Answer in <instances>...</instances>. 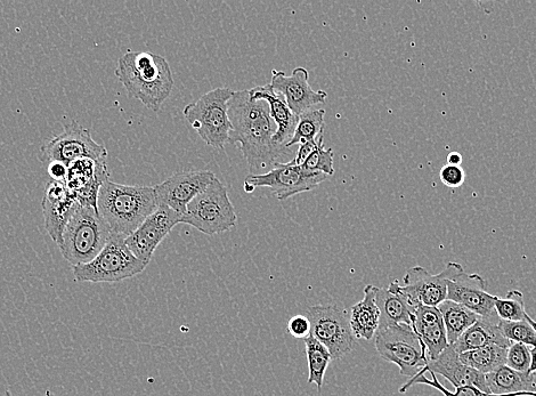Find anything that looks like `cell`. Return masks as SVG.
<instances>
[{
    "instance_id": "cell-28",
    "label": "cell",
    "mask_w": 536,
    "mask_h": 396,
    "mask_svg": "<svg viewBox=\"0 0 536 396\" xmlns=\"http://www.w3.org/2000/svg\"><path fill=\"white\" fill-rule=\"evenodd\" d=\"M305 351L308 362V384H315L321 392L324 377L332 361V357L327 347L321 344L312 335L304 339Z\"/></svg>"
},
{
    "instance_id": "cell-23",
    "label": "cell",
    "mask_w": 536,
    "mask_h": 396,
    "mask_svg": "<svg viewBox=\"0 0 536 396\" xmlns=\"http://www.w3.org/2000/svg\"><path fill=\"white\" fill-rule=\"evenodd\" d=\"M376 289L373 285L365 287L362 301L347 309L349 325L356 339L371 341L377 334L380 311L376 303Z\"/></svg>"
},
{
    "instance_id": "cell-16",
    "label": "cell",
    "mask_w": 536,
    "mask_h": 396,
    "mask_svg": "<svg viewBox=\"0 0 536 396\" xmlns=\"http://www.w3.org/2000/svg\"><path fill=\"white\" fill-rule=\"evenodd\" d=\"M308 79H310V74L303 67L294 69L290 76L283 71L273 70L272 72L270 84L272 90L286 101L289 109L298 117L328 99V93L314 91Z\"/></svg>"
},
{
    "instance_id": "cell-11",
    "label": "cell",
    "mask_w": 536,
    "mask_h": 396,
    "mask_svg": "<svg viewBox=\"0 0 536 396\" xmlns=\"http://www.w3.org/2000/svg\"><path fill=\"white\" fill-rule=\"evenodd\" d=\"M108 155V150L93 139L89 129L79 125L77 121H71L61 134L43 145L39 157L46 165L51 161H60L69 166L72 161L78 159L101 160L107 159Z\"/></svg>"
},
{
    "instance_id": "cell-29",
    "label": "cell",
    "mask_w": 536,
    "mask_h": 396,
    "mask_svg": "<svg viewBox=\"0 0 536 396\" xmlns=\"http://www.w3.org/2000/svg\"><path fill=\"white\" fill-rule=\"evenodd\" d=\"M324 116L326 110L323 109L308 110L300 115L295 134L286 148L291 149L296 144L319 141L324 136Z\"/></svg>"
},
{
    "instance_id": "cell-19",
    "label": "cell",
    "mask_w": 536,
    "mask_h": 396,
    "mask_svg": "<svg viewBox=\"0 0 536 396\" xmlns=\"http://www.w3.org/2000/svg\"><path fill=\"white\" fill-rule=\"evenodd\" d=\"M426 373L441 375L456 389L459 387H475V389L490 394L487 387L486 376L461 362L459 353L450 345L435 360L429 361L428 366L419 374Z\"/></svg>"
},
{
    "instance_id": "cell-7",
    "label": "cell",
    "mask_w": 536,
    "mask_h": 396,
    "mask_svg": "<svg viewBox=\"0 0 536 396\" xmlns=\"http://www.w3.org/2000/svg\"><path fill=\"white\" fill-rule=\"evenodd\" d=\"M237 222L238 215L229 192L217 177L201 195L190 202L182 216L183 224L193 226L207 236L230 231Z\"/></svg>"
},
{
    "instance_id": "cell-5",
    "label": "cell",
    "mask_w": 536,
    "mask_h": 396,
    "mask_svg": "<svg viewBox=\"0 0 536 396\" xmlns=\"http://www.w3.org/2000/svg\"><path fill=\"white\" fill-rule=\"evenodd\" d=\"M234 91L227 87L203 94L201 98L184 108V117L209 147L223 150L229 143L232 124L229 118V102Z\"/></svg>"
},
{
    "instance_id": "cell-9",
    "label": "cell",
    "mask_w": 536,
    "mask_h": 396,
    "mask_svg": "<svg viewBox=\"0 0 536 396\" xmlns=\"http://www.w3.org/2000/svg\"><path fill=\"white\" fill-rule=\"evenodd\" d=\"M327 179L326 174L306 171L302 166L289 161L276 164L266 173L248 175L243 183V190L246 193H253L257 188H267L276 198L283 201L300 193L312 191Z\"/></svg>"
},
{
    "instance_id": "cell-41",
    "label": "cell",
    "mask_w": 536,
    "mask_h": 396,
    "mask_svg": "<svg viewBox=\"0 0 536 396\" xmlns=\"http://www.w3.org/2000/svg\"><path fill=\"white\" fill-rule=\"evenodd\" d=\"M4 396H13V394L10 391H6ZM45 396H50V394H46Z\"/></svg>"
},
{
    "instance_id": "cell-15",
    "label": "cell",
    "mask_w": 536,
    "mask_h": 396,
    "mask_svg": "<svg viewBox=\"0 0 536 396\" xmlns=\"http://www.w3.org/2000/svg\"><path fill=\"white\" fill-rule=\"evenodd\" d=\"M486 287L483 277L477 273H466L462 265L457 263L456 269L448 280V298L446 299L467 307L478 317H495L498 315L494 306L497 296L487 293Z\"/></svg>"
},
{
    "instance_id": "cell-6",
    "label": "cell",
    "mask_w": 536,
    "mask_h": 396,
    "mask_svg": "<svg viewBox=\"0 0 536 396\" xmlns=\"http://www.w3.org/2000/svg\"><path fill=\"white\" fill-rule=\"evenodd\" d=\"M146 266L127 247L126 237L112 233L108 244L92 262L72 266V272L77 282L115 284L138 276Z\"/></svg>"
},
{
    "instance_id": "cell-3",
    "label": "cell",
    "mask_w": 536,
    "mask_h": 396,
    "mask_svg": "<svg viewBox=\"0 0 536 396\" xmlns=\"http://www.w3.org/2000/svg\"><path fill=\"white\" fill-rule=\"evenodd\" d=\"M159 207L156 191L144 185L105 182L97 197V212L113 233L129 237Z\"/></svg>"
},
{
    "instance_id": "cell-12",
    "label": "cell",
    "mask_w": 536,
    "mask_h": 396,
    "mask_svg": "<svg viewBox=\"0 0 536 396\" xmlns=\"http://www.w3.org/2000/svg\"><path fill=\"white\" fill-rule=\"evenodd\" d=\"M456 265V262H450L438 274H430L421 266H414L406 272L403 279L404 286H400V292L413 310L419 305L438 307L446 301L448 280Z\"/></svg>"
},
{
    "instance_id": "cell-1",
    "label": "cell",
    "mask_w": 536,
    "mask_h": 396,
    "mask_svg": "<svg viewBox=\"0 0 536 396\" xmlns=\"http://www.w3.org/2000/svg\"><path fill=\"white\" fill-rule=\"evenodd\" d=\"M229 118L232 124L231 144L240 145L246 158L250 175L262 174L291 155V150L274 144L276 125L270 108L264 101L250 99L249 90L234 92L229 102Z\"/></svg>"
},
{
    "instance_id": "cell-38",
    "label": "cell",
    "mask_w": 536,
    "mask_h": 396,
    "mask_svg": "<svg viewBox=\"0 0 536 396\" xmlns=\"http://www.w3.org/2000/svg\"><path fill=\"white\" fill-rule=\"evenodd\" d=\"M47 172L53 181L64 182L67 179L68 166L60 161H51L50 164H47Z\"/></svg>"
},
{
    "instance_id": "cell-40",
    "label": "cell",
    "mask_w": 536,
    "mask_h": 396,
    "mask_svg": "<svg viewBox=\"0 0 536 396\" xmlns=\"http://www.w3.org/2000/svg\"><path fill=\"white\" fill-rule=\"evenodd\" d=\"M529 374L536 376V346L531 349V367Z\"/></svg>"
},
{
    "instance_id": "cell-10",
    "label": "cell",
    "mask_w": 536,
    "mask_h": 396,
    "mask_svg": "<svg viewBox=\"0 0 536 396\" xmlns=\"http://www.w3.org/2000/svg\"><path fill=\"white\" fill-rule=\"evenodd\" d=\"M311 321V335L327 347L332 360H339L351 353L357 339L353 335L347 309L337 305H316L307 310Z\"/></svg>"
},
{
    "instance_id": "cell-17",
    "label": "cell",
    "mask_w": 536,
    "mask_h": 396,
    "mask_svg": "<svg viewBox=\"0 0 536 396\" xmlns=\"http://www.w3.org/2000/svg\"><path fill=\"white\" fill-rule=\"evenodd\" d=\"M110 180L107 159L89 158L72 161L68 166L66 184L78 204L97 209V197L102 185Z\"/></svg>"
},
{
    "instance_id": "cell-35",
    "label": "cell",
    "mask_w": 536,
    "mask_h": 396,
    "mask_svg": "<svg viewBox=\"0 0 536 396\" xmlns=\"http://www.w3.org/2000/svg\"><path fill=\"white\" fill-rule=\"evenodd\" d=\"M441 181L445 187L451 189L460 188L465 183L466 174L461 166L446 165L441 169Z\"/></svg>"
},
{
    "instance_id": "cell-18",
    "label": "cell",
    "mask_w": 536,
    "mask_h": 396,
    "mask_svg": "<svg viewBox=\"0 0 536 396\" xmlns=\"http://www.w3.org/2000/svg\"><path fill=\"white\" fill-rule=\"evenodd\" d=\"M78 206V201L66 182L52 181L43 199L45 228L56 245L60 246L66 226Z\"/></svg>"
},
{
    "instance_id": "cell-25",
    "label": "cell",
    "mask_w": 536,
    "mask_h": 396,
    "mask_svg": "<svg viewBox=\"0 0 536 396\" xmlns=\"http://www.w3.org/2000/svg\"><path fill=\"white\" fill-rule=\"evenodd\" d=\"M486 383L490 394L511 395L536 392V376L518 373L503 366L493 373L487 374Z\"/></svg>"
},
{
    "instance_id": "cell-21",
    "label": "cell",
    "mask_w": 536,
    "mask_h": 396,
    "mask_svg": "<svg viewBox=\"0 0 536 396\" xmlns=\"http://www.w3.org/2000/svg\"><path fill=\"white\" fill-rule=\"evenodd\" d=\"M250 99L264 101L270 108V115L276 125L273 142L279 147H286L294 136L299 117L292 113L286 101L276 94L270 84L257 86L249 90Z\"/></svg>"
},
{
    "instance_id": "cell-13",
    "label": "cell",
    "mask_w": 536,
    "mask_h": 396,
    "mask_svg": "<svg viewBox=\"0 0 536 396\" xmlns=\"http://www.w3.org/2000/svg\"><path fill=\"white\" fill-rule=\"evenodd\" d=\"M182 223V216L172 208L160 205L140 225L131 236L126 238V245L138 260L149 265L154 252L177 224Z\"/></svg>"
},
{
    "instance_id": "cell-31",
    "label": "cell",
    "mask_w": 536,
    "mask_h": 396,
    "mask_svg": "<svg viewBox=\"0 0 536 396\" xmlns=\"http://www.w3.org/2000/svg\"><path fill=\"white\" fill-rule=\"evenodd\" d=\"M430 375H432V379H428L425 375L421 374L414 376L410 379L408 383L404 384L401 387L400 393L404 394L408 392L411 387L416 385H428L430 387H433V389L440 391L444 396H536V392L511 395H493L479 391L475 389V387H459V389H456V391L451 392L446 389V387H444L440 382H438V379L436 378L435 374Z\"/></svg>"
},
{
    "instance_id": "cell-39",
    "label": "cell",
    "mask_w": 536,
    "mask_h": 396,
    "mask_svg": "<svg viewBox=\"0 0 536 396\" xmlns=\"http://www.w3.org/2000/svg\"><path fill=\"white\" fill-rule=\"evenodd\" d=\"M462 163V157L458 152H451L448 156V165L460 166Z\"/></svg>"
},
{
    "instance_id": "cell-34",
    "label": "cell",
    "mask_w": 536,
    "mask_h": 396,
    "mask_svg": "<svg viewBox=\"0 0 536 396\" xmlns=\"http://www.w3.org/2000/svg\"><path fill=\"white\" fill-rule=\"evenodd\" d=\"M506 366L518 371V373L529 374L531 367L530 346L519 343L511 344L507 353Z\"/></svg>"
},
{
    "instance_id": "cell-24",
    "label": "cell",
    "mask_w": 536,
    "mask_h": 396,
    "mask_svg": "<svg viewBox=\"0 0 536 396\" xmlns=\"http://www.w3.org/2000/svg\"><path fill=\"white\" fill-rule=\"evenodd\" d=\"M500 318L498 315L491 318H482L476 321L475 325L471 326L464 335H462L456 343H454L453 349L457 353H465L468 351H474L482 349V347L490 345H498L509 349L513 344L503 336L499 327Z\"/></svg>"
},
{
    "instance_id": "cell-36",
    "label": "cell",
    "mask_w": 536,
    "mask_h": 396,
    "mask_svg": "<svg viewBox=\"0 0 536 396\" xmlns=\"http://www.w3.org/2000/svg\"><path fill=\"white\" fill-rule=\"evenodd\" d=\"M288 333L295 338H303L311 335V321L306 315H295L288 322Z\"/></svg>"
},
{
    "instance_id": "cell-22",
    "label": "cell",
    "mask_w": 536,
    "mask_h": 396,
    "mask_svg": "<svg viewBox=\"0 0 536 396\" xmlns=\"http://www.w3.org/2000/svg\"><path fill=\"white\" fill-rule=\"evenodd\" d=\"M376 303L380 311L379 328L399 325L411 327L414 310L400 292L399 282H392L386 289L377 287Z\"/></svg>"
},
{
    "instance_id": "cell-26",
    "label": "cell",
    "mask_w": 536,
    "mask_h": 396,
    "mask_svg": "<svg viewBox=\"0 0 536 396\" xmlns=\"http://www.w3.org/2000/svg\"><path fill=\"white\" fill-rule=\"evenodd\" d=\"M440 310L448 342L453 345L466 331L479 319L478 315L471 312L467 307L446 299L440 306Z\"/></svg>"
},
{
    "instance_id": "cell-32",
    "label": "cell",
    "mask_w": 536,
    "mask_h": 396,
    "mask_svg": "<svg viewBox=\"0 0 536 396\" xmlns=\"http://www.w3.org/2000/svg\"><path fill=\"white\" fill-rule=\"evenodd\" d=\"M499 327L503 336L511 343L536 346V327L529 322H509L500 319Z\"/></svg>"
},
{
    "instance_id": "cell-2",
    "label": "cell",
    "mask_w": 536,
    "mask_h": 396,
    "mask_svg": "<svg viewBox=\"0 0 536 396\" xmlns=\"http://www.w3.org/2000/svg\"><path fill=\"white\" fill-rule=\"evenodd\" d=\"M116 75L132 98L158 112L174 88V77L164 56L127 52L118 61Z\"/></svg>"
},
{
    "instance_id": "cell-37",
    "label": "cell",
    "mask_w": 536,
    "mask_h": 396,
    "mask_svg": "<svg viewBox=\"0 0 536 396\" xmlns=\"http://www.w3.org/2000/svg\"><path fill=\"white\" fill-rule=\"evenodd\" d=\"M322 140H324L323 136L321 137L319 141H313V142L300 144L296 157L291 160L292 163H294L297 166H302L304 164V161L307 159V157L310 156L311 153L316 148H318V145L320 144Z\"/></svg>"
},
{
    "instance_id": "cell-20",
    "label": "cell",
    "mask_w": 536,
    "mask_h": 396,
    "mask_svg": "<svg viewBox=\"0 0 536 396\" xmlns=\"http://www.w3.org/2000/svg\"><path fill=\"white\" fill-rule=\"evenodd\" d=\"M411 328L425 344L429 361L435 360L450 346L438 307L417 306L413 312Z\"/></svg>"
},
{
    "instance_id": "cell-14",
    "label": "cell",
    "mask_w": 536,
    "mask_h": 396,
    "mask_svg": "<svg viewBox=\"0 0 536 396\" xmlns=\"http://www.w3.org/2000/svg\"><path fill=\"white\" fill-rule=\"evenodd\" d=\"M215 179L216 175L210 171L182 172L168 177L153 188L159 206L172 208L183 216L190 202L201 195Z\"/></svg>"
},
{
    "instance_id": "cell-27",
    "label": "cell",
    "mask_w": 536,
    "mask_h": 396,
    "mask_svg": "<svg viewBox=\"0 0 536 396\" xmlns=\"http://www.w3.org/2000/svg\"><path fill=\"white\" fill-rule=\"evenodd\" d=\"M508 349L498 345L482 347V349L459 354L461 362L484 375L506 366Z\"/></svg>"
},
{
    "instance_id": "cell-33",
    "label": "cell",
    "mask_w": 536,
    "mask_h": 396,
    "mask_svg": "<svg viewBox=\"0 0 536 396\" xmlns=\"http://www.w3.org/2000/svg\"><path fill=\"white\" fill-rule=\"evenodd\" d=\"M302 167L306 171L322 173L327 176L334 175V150L324 148V140H322L318 148L304 161Z\"/></svg>"
},
{
    "instance_id": "cell-4",
    "label": "cell",
    "mask_w": 536,
    "mask_h": 396,
    "mask_svg": "<svg viewBox=\"0 0 536 396\" xmlns=\"http://www.w3.org/2000/svg\"><path fill=\"white\" fill-rule=\"evenodd\" d=\"M112 233L97 209L78 204L63 232L61 254L72 266L92 262L108 244Z\"/></svg>"
},
{
    "instance_id": "cell-8",
    "label": "cell",
    "mask_w": 536,
    "mask_h": 396,
    "mask_svg": "<svg viewBox=\"0 0 536 396\" xmlns=\"http://www.w3.org/2000/svg\"><path fill=\"white\" fill-rule=\"evenodd\" d=\"M375 338L380 357L399 367L402 376L413 378L428 366L426 346L410 326L379 328Z\"/></svg>"
},
{
    "instance_id": "cell-30",
    "label": "cell",
    "mask_w": 536,
    "mask_h": 396,
    "mask_svg": "<svg viewBox=\"0 0 536 396\" xmlns=\"http://www.w3.org/2000/svg\"><path fill=\"white\" fill-rule=\"evenodd\" d=\"M495 312L503 321L529 322L536 327V321L526 312L525 298L519 290H510L505 298L497 296L495 299Z\"/></svg>"
}]
</instances>
